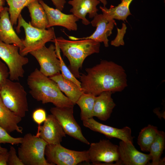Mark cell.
I'll return each mask as SVG.
<instances>
[{
	"mask_svg": "<svg viewBox=\"0 0 165 165\" xmlns=\"http://www.w3.org/2000/svg\"><path fill=\"white\" fill-rule=\"evenodd\" d=\"M8 152L0 153V165H7Z\"/></svg>",
	"mask_w": 165,
	"mask_h": 165,
	"instance_id": "cell-34",
	"label": "cell"
},
{
	"mask_svg": "<svg viewBox=\"0 0 165 165\" xmlns=\"http://www.w3.org/2000/svg\"><path fill=\"white\" fill-rule=\"evenodd\" d=\"M90 162L94 164L102 162L111 163L115 162L121 164L119 160L118 146L108 140H101L97 143H91L87 150Z\"/></svg>",
	"mask_w": 165,
	"mask_h": 165,
	"instance_id": "cell-9",
	"label": "cell"
},
{
	"mask_svg": "<svg viewBox=\"0 0 165 165\" xmlns=\"http://www.w3.org/2000/svg\"><path fill=\"white\" fill-rule=\"evenodd\" d=\"M0 97L11 111L22 118L25 116L28 111L27 94L20 83L8 79L0 90Z\"/></svg>",
	"mask_w": 165,
	"mask_h": 165,
	"instance_id": "cell-6",
	"label": "cell"
},
{
	"mask_svg": "<svg viewBox=\"0 0 165 165\" xmlns=\"http://www.w3.org/2000/svg\"><path fill=\"white\" fill-rule=\"evenodd\" d=\"M49 78L57 83L60 90L75 105L83 93L81 88L71 81L64 78L60 73Z\"/></svg>",
	"mask_w": 165,
	"mask_h": 165,
	"instance_id": "cell-21",
	"label": "cell"
},
{
	"mask_svg": "<svg viewBox=\"0 0 165 165\" xmlns=\"http://www.w3.org/2000/svg\"><path fill=\"white\" fill-rule=\"evenodd\" d=\"M83 125L94 131L101 133L109 138H116L124 141L133 143L134 137L131 129L125 127L119 129L100 123L93 117L82 121Z\"/></svg>",
	"mask_w": 165,
	"mask_h": 165,
	"instance_id": "cell-14",
	"label": "cell"
},
{
	"mask_svg": "<svg viewBox=\"0 0 165 165\" xmlns=\"http://www.w3.org/2000/svg\"><path fill=\"white\" fill-rule=\"evenodd\" d=\"M53 42L55 43L56 53L60 61V71L62 75L64 78L71 81L81 88L80 81L77 79L66 66L61 56L60 49L57 44L56 42Z\"/></svg>",
	"mask_w": 165,
	"mask_h": 165,
	"instance_id": "cell-28",
	"label": "cell"
},
{
	"mask_svg": "<svg viewBox=\"0 0 165 165\" xmlns=\"http://www.w3.org/2000/svg\"><path fill=\"white\" fill-rule=\"evenodd\" d=\"M20 144L18 156L24 165H53L45 158V149L48 144L41 138L27 133Z\"/></svg>",
	"mask_w": 165,
	"mask_h": 165,
	"instance_id": "cell-5",
	"label": "cell"
},
{
	"mask_svg": "<svg viewBox=\"0 0 165 165\" xmlns=\"http://www.w3.org/2000/svg\"><path fill=\"white\" fill-rule=\"evenodd\" d=\"M165 147V133L163 131L159 130L149 149V154L152 160L151 165H159L164 164V159L161 160V157Z\"/></svg>",
	"mask_w": 165,
	"mask_h": 165,
	"instance_id": "cell-24",
	"label": "cell"
},
{
	"mask_svg": "<svg viewBox=\"0 0 165 165\" xmlns=\"http://www.w3.org/2000/svg\"><path fill=\"white\" fill-rule=\"evenodd\" d=\"M93 27H96L95 31L90 36L81 38L69 36L70 39L75 41L90 39L99 42H103L105 47L108 46V37L112 33L114 24L116 25L114 19L106 18L102 14H97L90 22Z\"/></svg>",
	"mask_w": 165,
	"mask_h": 165,
	"instance_id": "cell-12",
	"label": "cell"
},
{
	"mask_svg": "<svg viewBox=\"0 0 165 165\" xmlns=\"http://www.w3.org/2000/svg\"><path fill=\"white\" fill-rule=\"evenodd\" d=\"M50 111L60 123L66 134L86 144H90L83 135L80 127L74 118L73 107H55L51 108Z\"/></svg>",
	"mask_w": 165,
	"mask_h": 165,
	"instance_id": "cell-10",
	"label": "cell"
},
{
	"mask_svg": "<svg viewBox=\"0 0 165 165\" xmlns=\"http://www.w3.org/2000/svg\"><path fill=\"white\" fill-rule=\"evenodd\" d=\"M18 25L16 27L17 33L20 32V28H24L25 37L23 40L24 48L19 53L23 56L27 55L31 52L38 50L45 46L48 42L52 41L55 38V34L52 27L48 29L35 28L26 22L20 14L18 18Z\"/></svg>",
	"mask_w": 165,
	"mask_h": 165,
	"instance_id": "cell-4",
	"label": "cell"
},
{
	"mask_svg": "<svg viewBox=\"0 0 165 165\" xmlns=\"http://www.w3.org/2000/svg\"><path fill=\"white\" fill-rule=\"evenodd\" d=\"M112 93L104 91L96 96L93 116L105 121L110 117L116 105L112 97Z\"/></svg>",
	"mask_w": 165,
	"mask_h": 165,
	"instance_id": "cell-19",
	"label": "cell"
},
{
	"mask_svg": "<svg viewBox=\"0 0 165 165\" xmlns=\"http://www.w3.org/2000/svg\"><path fill=\"white\" fill-rule=\"evenodd\" d=\"M46 117V111L42 108L35 110L32 113L33 119L38 124V127L40 126L45 121Z\"/></svg>",
	"mask_w": 165,
	"mask_h": 165,
	"instance_id": "cell-31",
	"label": "cell"
},
{
	"mask_svg": "<svg viewBox=\"0 0 165 165\" xmlns=\"http://www.w3.org/2000/svg\"><path fill=\"white\" fill-rule=\"evenodd\" d=\"M5 0H0V12L4 9Z\"/></svg>",
	"mask_w": 165,
	"mask_h": 165,
	"instance_id": "cell-35",
	"label": "cell"
},
{
	"mask_svg": "<svg viewBox=\"0 0 165 165\" xmlns=\"http://www.w3.org/2000/svg\"><path fill=\"white\" fill-rule=\"evenodd\" d=\"M9 15L7 7H4L0 12V40L6 43L17 46L20 51L24 47L23 40L18 37L14 30Z\"/></svg>",
	"mask_w": 165,
	"mask_h": 165,
	"instance_id": "cell-18",
	"label": "cell"
},
{
	"mask_svg": "<svg viewBox=\"0 0 165 165\" xmlns=\"http://www.w3.org/2000/svg\"><path fill=\"white\" fill-rule=\"evenodd\" d=\"M47 161L54 165H76L90 162L87 151H78L66 148L60 144H47L45 151Z\"/></svg>",
	"mask_w": 165,
	"mask_h": 165,
	"instance_id": "cell-7",
	"label": "cell"
},
{
	"mask_svg": "<svg viewBox=\"0 0 165 165\" xmlns=\"http://www.w3.org/2000/svg\"><path fill=\"white\" fill-rule=\"evenodd\" d=\"M9 71L6 64L0 60V90L8 79Z\"/></svg>",
	"mask_w": 165,
	"mask_h": 165,
	"instance_id": "cell-32",
	"label": "cell"
},
{
	"mask_svg": "<svg viewBox=\"0 0 165 165\" xmlns=\"http://www.w3.org/2000/svg\"><path fill=\"white\" fill-rule=\"evenodd\" d=\"M100 2H101L103 4L104 7H105L106 5L107 4V2L106 0H98Z\"/></svg>",
	"mask_w": 165,
	"mask_h": 165,
	"instance_id": "cell-37",
	"label": "cell"
},
{
	"mask_svg": "<svg viewBox=\"0 0 165 165\" xmlns=\"http://www.w3.org/2000/svg\"><path fill=\"white\" fill-rule=\"evenodd\" d=\"M9 6L10 21L13 26L17 24L18 17L23 9L31 2L40 0H6Z\"/></svg>",
	"mask_w": 165,
	"mask_h": 165,
	"instance_id": "cell-27",
	"label": "cell"
},
{
	"mask_svg": "<svg viewBox=\"0 0 165 165\" xmlns=\"http://www.w3.org/2000/svg\"><path fill=\"white\" fill-rule=\"evenodd\" d=\"M22 140L23 137L16 138L11 136L5 129L0 126V144L18 145L22 142Z\"/></svg>",
	"mask_w": 165,
	"mask_h": 165,
	"instance_id": "cell-29",
	"label": "cell"
},
{
	"mask_svg": "<svg viewBox=\"0 0 165 165\" xmlns=\"http://www.w3.org/2000/svg\"><path fill=\"white\" fill-rule=\"evenodd\" d=\"M31 18V24L38 28H47L48 21L46 13L39 1L32 2L27 6Z\"/></svg>",
	"mask_w": 165,
	"mask_h": 165,
	"instance_id": "cell-23",
	"label": "cell"
},
{
	"mask_svg": "<svg viewBox=\"0 0 165 165\" xmlns=\"http://www.w3.org/2000/svg\"><path fill=\"white\" fill-rule=\"evenodd\" d=\"M21 120L5 105L0 97V126L9 134L14 131L22 134L23 128L18 125Z\"/></svg>",
	"mask_w": 165,
	"mask_h": 165,
	"instance_id": "cell-20",
	"label": "cell"
},
{
	"mask_svg": "<svg viewBox=\"0 0 165 165\" xmlns=\"http://www.w3.org/2000/svg\"><path fill=\"white\" fill-rule=\"evenodd\" d=\"M8 152L7 149L4 148L2 147L0 145V153H5Z\"/></svg>",
	"mask_w": 165,
	"mask_h": 165,
	"instance_id": "cell-36",
	"label": "cell"
},
{
	"mask_svg": "<svg viewBox=\"0 0 165 165\" xmlns=\"http://www.w3.org/2000/svg\"><path fill=\"white\" fill-rule=\"evenodd\" d=\"M52 41L57 43L64 55L68 60L70 65L68 68L76 78H79V70L86 57L99 53L100 50V43L92 39L71 41L60 37H55Z\"/></svg>",
	"mask_w": 165,
	"mask_h": 165,
	"instance_id": "cell-3",
	"label": "cell"
},
{
	"mask_svg": "<svg viewBox=\"0 0 165 165\" xmlns=\"http://www.w3.org/2000/svg\"><path fill=\"white\" fill-rule=\"evenodd\" d=\"M159 130L157 127L150 124L142 129L139 133L137 143L141 151L149 152Z\"/></svg>",
	"mask_w": 165,
	"mask_h": 165,
	"instance_id": "cell-25",
	"label": "cell"
},
{
	"mask_svg": "<svg viewBox=\"0 0 165 165\" xmlns=\"http://www.w3.org/2000/svg\"><path fill=\"white\" fill-rule=\"evenodd\" d=\"M27 84L32 97L42 104L52 103L55 107H74V105L60 90L57 83L36 68L28 75Z\"/></svg>",
	"mask_w": 165,
	"mask_h": 165,
	"instance_id": "cell-2",
	"label": "cell"
},
{
	"mask_svg": "<svg viewBox=\"0 0 165 165\" xmlns=\"http://www.w3.org/2000/svg\"><path fill=\"white\" fill-rule=\"evenodd\" d=\"M8 165H24L16 154L15 148L11 146L8 152V157L7 161Z\"/></svg>",
	"mask_w": 165,
	"mask_h": 165,
	"instance_id": "cell-30",
	"label": "cell"
},
{
	"mask_svg": "<svg viewBox=\"0 0 165 165\" xmlns=\"http://www.w3.org/2000/svg\"><path fill=\"white\" fill-rule=\"evenodd\" d=\"M133 0H121V2L116 6L111 5L109 8L100 6L102 14L109 19L126 21L127 17L131 15L129 7Z\"/></svg>",
	"mask_w": 165,
	"mask_h": 165,
	"instance_id": "cell-22",
	"label": "cell"
},
{
	"mask_svg": "<svg viewBox=\"0 0 165 165\" xmlns=\"http://www.w3.org/2000/svg\"><path fill=\"white\" fill-rule=\"evenodd\" d=\"M29 53L36 59L40 71L45 75L49 77L60 73V61L56 53L55 46L51 44L48 47L44 46Z\"/></svg>",
	"mask_w": 165,
	"mask_h": 165,
	"instance_id": "cell-11",
	"label": "cell"
},
{
	"mask_svg": "<svg viewBox=\"0 0 165 165\" xmlns=\"http://www.w3.org/2000/svg\"><path fill=\"white\" fill-rule=\"evenodd\" d=\"M56 8L62 11L66 3V0H51Z\"/></svg>",
	"mask_w": 165,
	"mask_h": 165,
	"instance_id": "cell-33",
	"label": "cell"
},
{
	"mask_svg": "<svg viewBox=\"0 0 165 165\" xmlns=\"http://www.w3.org/2000/svg\"><path fill=\"white\" fill-rule=\"evenodd\" d=\"M118 146L120 161L125 165H145L151 160L149 154L138 151L133 143L121 141Z\"/></svg>",
	"mask_w": 165,
	"mask_h": 165,
	"instance_id": "cell-16",
	"label": "cell"
},
{
	"mask_svg": "<svg viewBox=\"0 0 165 165\" xmlns=\"http://www.w3.org/2000/svg\"><path fill=\"white\" fill-rule=\"evenodd\" d=\"M96 96L83 93L76 102L81 109L80 117L82 121L93 117V114Z\"/></svg>",
	"mask_w": 165,
	"mask_h": 165,
	"instance_id": "cell-26",
	"label": "cell"
},
{
	"mask_svg": "<svg viewBox=\"0 0 165 165\" xmlns=\"http://www.w3.org/2000/svg\"><path fill=\"white\" fill-rule=\"evenodd\" d=\"M0 58L8 68L10 80L18 81L24 77L23 66L28 63L29 60L20 54L17 46L6 43L0 40Z\"/></svg>",
	"mask_w": 165,
	"mask_h": 165,
	"instance_id": "cell-8",
	"label": "cell"
},
{
	"mask_svg": "<svg viewBox=\"0 0 165 165\" xmlns=\"http://www.w3.org/2000/svg\"><path fill=\"white\" fill-rule=\"evenodd\" d=\"M100 3L98 0H71L68 2L72 7L70 12L86 25L90 24L86 17V15L88 13L90 18L95 16L98 11L97 6Z\"/></svg>",
	"mask_w": 165,
	"mask_h": 165,
	"instance_id": "cell-17",
	"label": "cell"
},
{
	"mask_svg": "<svg viewBox=\"0 0 165 165\" xmlns=\"http://www.w3.org/2000/svg\"><path fill=\"white\" fill-rule=\"evenodd\" d=\"M86 71V73L82 74L79 78L83 93L96 96L104 91L121 92L127 86L125 70L112 61L102 60Z\"/></svg>",
	"mask_w": 165,
	"mask_h": 165,
	"instance_id": "cell-1",
	"label": "cell"
},
{
	"mask_svg": "<svg viewBox=\"0 0 165 165\" xmlns=\"http://www.w3.org/2000/svg\"></svg>",
	"mask_w": 165,
	"mask_h": 165,
	"instance_id": "cell-38",
	"label": "cell"
},
{
	"mask_svg": "<svg viewBox=\"0 0 165 165\" xmlns=\"http://www.w3.org/2000/svg\"><path fill=\"white\" fill-rule=\"evenodd\" d=\"M44 9L47 18V28L54 26H60L69 31H76L78 29L76 22L79 19L73 14H67L57 9L50 7L42 0L39 1Z\"/></svg>",
	"mask_w": 165,
	"mask_h": 165,
	"instance_id": "cell-15",
	"label": "cell"
},
{
	"mask_svg": "<svg viewBox=\"0 0 165 165\" xmlns=\"http://www.w3.org/2000/svg\"><path fill=\"white\" fill-rule=\"evenodd\" d=\"M42 126L38 127L35 135L48 144H60L66 134L58 121L52 115H48Z\"/></svg>",
	"mask_w": 165,
	"mask_h": 165,
	"instance_id": "cell-13",
	"label": "cell"
}]
</instances>
